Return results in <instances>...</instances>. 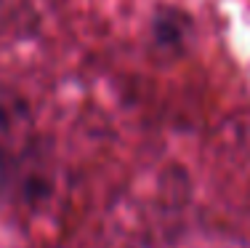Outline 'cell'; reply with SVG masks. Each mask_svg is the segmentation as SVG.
Segmentation results:
<instances>
[{"label": "cell", "instance_id": "6da1fadb", "mask_svg": "<svg viewBox=\"0 0 250 248\" xmlns=\"http://www.w3.org/2000/svg\"><path fill=\"white\" fill-rule=\"evenodd\" d=\"M5 134H8V117H5V112L0 110V150H3V141H5Z\"/></svg>", "mask_w": 250, "mask_h": 248}]
</instances>
